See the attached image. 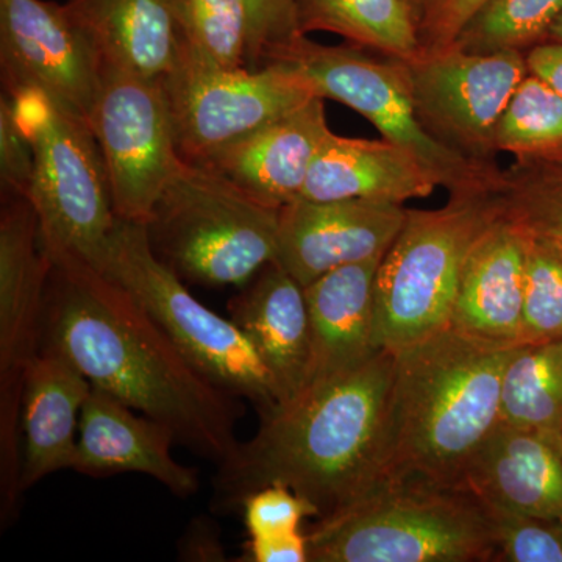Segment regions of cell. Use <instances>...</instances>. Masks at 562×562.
Returning <instances> with one entry per match:
<instances>
[{"mask_svg": "<svg viewBox=\"0 0 562 562\" xmlns=\"http://www.w3.org/2000/svg\"><path fill=\"white\" fill-rule=\"evenodd\" d=\"M47 254L43 349L72 362L95 390L165 424L191 452L217 468L231 460L239 447L238 397L194 368L109 273L66 251Z\"/></svg>", "mask_w": 562, "mask_h": 562, "instance_id": "cell-1", "label": "cell"}, {"mask_svg": "<svg viewBox=\"0 0 562 562\" xmlns=\"http://www.w3.org/2000/svg\"><path fill=\"white\" fill-rule=\"evenodd\" d=\"M394 362V351L380 350L261 414L254 438L217 468L216 508H239L251 492L283 484L324 519L375 490L383 480Z\"/></svg>", "mask_w": 562, "mask_h": 562, "instance_id": "cell-2", "label": "cell"}, {"mask_svg": "<svg viewBox=\"0 0 562 562\" xmlns=\"http://www.w3.org/2000/svg\"><path fill=\"white\" fill-rule=\"evenodd\" d=\"M517 346L450 325L395 351L382 482L464 487L501 424L503 373Z\"/></svg>", "mask_w": 562, "mask_h": 562, "instance_id": "cell-3", "label": "cell"}, {"mask_svg": "<svg viewBox=\"0 0 562 562\" xmlns=\"http://www.w3.org/2000/svg\"><path fill=\"white\" fill-rule=\"evenodd\" d=\"M308 562L494 561L490 509L468 487L382 482L306 532Z\"/></svg>", "mask_w": 562, "mask_h": 562, "instance_id": "cell-4", "label": "cell"}, {"mask_svg": "<svg viewBox=\"0 0 562 562\" xmlns=\"http://www.w3.org/2000/svg\"><path fill=\"white\" fill-rule=\"evenodd\" d=\"M265 63L290 70L316 98L357 111L383 139L416 157L450 198L490 194L501 187L502 169L476 165L425 128L414 103L406 61L368 54L364 47L350 43L325 46L308 35H299L272 47Z\"/></svg>", "mask_w": 562, "mask_h": 562, "instance_id": "cell-5", "label": "cell"}, {"mask_svg": "<svg viewBox=\"0 0 562 562\" xmlns=\"http://www.w3.org/2000/svg\"><path fill=\"white\" fill-rule=\"evenodd\" d=\"M279 211L209 166L183 162L146 231L154 254L181 280L239 288L276 261Z\"/></svg>", "mask_w": 562, "mask_h": 562, "instance_id": "cell-6", "label": "cell"}, {"mask_svg": "<svg viewBox=\"0 0 562 562\" xmlns=\"http://www.w3.org/2000/svg\"><path fill=\"white\" fill-rule=\"evenodd\" d=\"M498 210L497 192L453 195L439 210H408L376 272L382 349L395 353L452 325L465 258Z\"/></svg>", "mask_w": 562, "mask_h": 562, "instance_id": "cell-7", "label": "cell"}, {"mask_svg": "<svg viewBox=\"0 0 562 562\" xmlns=\"http://www.w3.org/2000/svg\"><path fill=\"white\" fill-rule=\"evenodd\" d=\"M2 94L32 143L35 169L29 201L38 216L44 247L101 269L117 216L94 133L44 92Z\"/></svg>", "mask_w": 562, "mask_h": 562, "instance_id": "cell-8", "label": "cell"}, {"mask_svg": "<svg viewBox=\"0 0 562 562\" xmlns=\"http://www.w3.org/2000/svg\"><path fill=\"white\" fill-rule=\"evenodd\" d=\"M101 271L131 292L211 382L254 403L260 416L280 405L271 373L249 338L188 291L151 250L146 225L117 220Z\"/></svg>", "mask_w": 562, "mask_h": 562, "instance_id": "cell-9", "label": "cell"}, {"mask_svg": "<svg viewBox=\"0 0 562 562\" xmlns=\"http://www.w3.org/2000/svg\"><path fill=\"white\" fill-rule=\"evenodd\" d=\"M50 258L32 202L2 195L0 209V522L9 527L21 487L25 379L43 350Z\"/></svg>", "mask_w": 562, "mask_h": 562, "instance_id": "cell-10", "label": "cell"}, {"mask_svg": "<svg viewBox=\"0 0 562 562\" xmlns=\"http://www.w3.org/2000/svg\"><path fill=\"white\" fill-rule=\"evenodd\" d=\"M181 160L206 165L225 147L316 98L276 63L225 68L180 41L161 77Z\"/></svg>", "mask_w": 562, "mask_h": 562, "instance_id": "cell-11", "label": "cell"}, {"mask_svg": "<svg viewBox=\"0 0 562 562\" xmlns=\"http://www.w3.org/2000/svg\"><path fill=\"white\" fill-rule=\"evenodd\" d=\"M90 127L117 220L146 225L184 162L161 79L103 65Z\"/></svg>", "mask_w": 562, "mask_h": 562, "instance_id": "cell-12", "label": "cell"}, {"mask_svg": "<svg viewBox=\"0 0 562 562\" xmlns=\"http://www.w3.org/2000/svg\"><path fill=\"white\" fill-rule=\"evenodd\" d=\"M422 124L484 168L498 169L495 128L528 76L525 52L472 54L449 46L406 61Z\"/></svg>", "mask_w": 562, "mask_h": 562, "instance_id": "cell-13", "label": "cell"}, {"mask_svg": "<svg viewBox=\"0 0 562 562\" xmlns=\"http://www.w3.org/2000/svg\"><path fill=\"white\" fill-rule=\"evenodd\" d=\"M3 92L38 90L90 125L102 58L70 16L52 0H0Z\"/></svg>", "mask_w": 562, "mask_h": 562, "instance_id": "cell-14", "label": "cell"}, {"mask_svg": "<svg viewBox=\"0 0 562 562\" xmlns=\"http://www.w3.org/2000/svg\"><path fill=\"white\" fill-rule=\"evenodd\" d=\"M406 213L397 203L297 199L279 211L276 261L308 286L333 269L386 254Z\"/></svg>", "mask_w": 562, "mask_h": 562, "instance_id": "cell-15", "label": "cell"}, {"mask_svg": "<svg viewBox=\"0 0 562 562\" xmlns=\"http://www.w3.org/2000/svg\"><path fill=\"white\" fill-rule=\"evenodd\" d=\"M173 443L176 436L165 424L92 387L81 408L72 471L94 479L140 473L177 497H192L201 480L194 469L173 458Z\"/></svg>", "mask_w": 562, "mask_h": 562, "instance_id": "cell-16", "label": "cell"}, {"mask_svg": "<svg viewBox=\"0 0 562 562\" xmlns=\"http://www.w3.org/2000/svg\"><path fill=\"white\" fill-rule=\"evenodd\" d=\"M525 276L527 227L501 201V210L476 236L465 258L453 327L487 341L520 344Z\"/></svg>", "mask_w": 562, "mask_h": 562, "instance_id": "cell-17", "label": "cell"}, {"mask_svg": "<svg viewBox=\"0 0 562 562\" xmlns=\"http://www.w3.org/2000/svg\"><path fill=\"white\" fill-rule=\"evenodd\" d=\"M464 487L487 508L562 522V439L501 422L472 458Z\"/></svg>", "mask_w": 562, "mask_h": 562, "instance_id": "cell-18", "label": "cell"}, {"mask_svg": "<svg viewBox=\"0 0 562 562\" xmlns=\"http://www.w3.org/2000/svg\"><path fill=\"white\" fill-rule=\"evenodd\" d=\"M330 132L324 99L313 98L201 166L222 173L262 205L280 210L301 198L314 158Z\"/></svg>", "mask_w": 562, "mask_h": 562, "instance_id": "cell-19", "label": "cell"}, {"mask_svg": "<svg viewBox=\"0 0 562 562\" xmlns=\"http://www.w3.org/2000/svg\"><path fill=\"white\" fill-rule=\"evenodd\" d=\"M228 312L271 373L280 405L305 390L312 333L301 284L279 262H269L239 286Z\"/></svg>", "mask_w": 562, "mask_h": 562, "instance_id": "cell-20", "label": "cell"}, {"mask_svg": "<svg viewBox=\"0 0 562 562\" xmlns=\"http://www.w3.org/2000/svg\"><path fill=\"white\" fill-rule=\"evenodd\" d=\"M384 255L324 273L305 292L312 333L310 384L357 368L382 349L375 281Z\"/></svg>", "mask_w": 562, "mask_h": 562, "instance_id": "cell-21", "label": "cell"}, {"mask_svg": "<svg viewBox=\"0 0 562 562\" xmlns=\"http://www.w3.org/2000/svg\"><path fill=\"white\" fill-rule=\"evenodd\" d=\"M438 181L409 151L390 140L347 138L328 133L306 177L305 201H362L397 203L424 199Z\"/></svg>", "mask_w": 562, "mask_h": 562, "instance_id": "cell-22", "label": "cell"}, {"mask_svg": "<svg viewBox=\"0 0 562 562\" xmlns=\"http://www.w3.org/2000/svg\"><path fill=\"white\" fill-rule=\"evenodd\" d=\"M92 384L55 351L43 349L25 379L22 397V491L60 471H72L77 419Z\"/></svg>", "mask_w": 562, "mask_h": 562, "instance_id": "cell-23", "label": "cell"}, {"mask_svg": "<svg viewBox=\"0 0 562 562\" xmlns=\"http://www.w3.org/2000/svg\"><path fill=\"white\" fill-rule=\"evenodd\" d=\"M179 0H66L103 65L161 79L180 46Z\"/></svg>", "mask_w": 562, "mask_h": 562, "instance_id": "cell-24", "label": "cell"}, {"mask_svg": "<svg viewBox=\"0 0 562 562\" xmlns=\"http://www.w3.org/2000/svg\"><path fill=\"white\" fill-rule=\"evenodd\" d=\"M299 31L335 33L347 43L412 61L424 47L408 0H297Z\"/></svg>", "mask_w": 562, "mask_h": 562, "instance_id": "cell-25", "label": "cell"}, {"mask_svg": "<svg viewBox=\"0 0 562 562\" xmlns=\"http://www.w3.org/2000/svg\"><path fill=\"white\" fill-rule=\"evenodd\" d=\"M501 422L562 439V339L514 350L503 373Z\"/></svg>", "mask_w": 562, "mask_h": 562, "instance_id": "cell-26", "label": "cell"}, {"mask_svg": "<svg viewBox=\"0 0 562 562\" xmlns=\"http://www.w3.org/2000/svg\"><path fill=\"white\" fill-rule=\"evenodd\" d=\"M495 146L524 165L562 161V95L528 74L503 111Z\"/></svg>", "mask_w": 562, "mask_h": 562, "instance_id": "cell-27", "label": "cell"}, {"mask_svg": "<svg viewBox=\"0 0 562 562\" xmlns=\"http://www.w3.org/2000/svg\"><path fill=\"white\" fill-rule=\"evenodd\" d=\"M561 11L562 0H487L452 46L472 54L527 52L546 41Z\"/></svg>", "mask_w": 562, "mask_h": 562, "instance_id": "cell-28", "label": "cell"}, {"mask_svg": "<svg viewBox=\"0 0 562 562\" xmlns=\"http://www.w3.org/2000/svg\"><path fill=\"white\" fill-rule=\"evenodd\" d=\"M180 41L225 68H247L249 20L243 0H179Z\"/></svg>", "mask_w": 562, "mask_h": 562, "instance_id": "cell-29", "label": "cell"}, {"mask_svg": "<svg viewBox=\"0 0 562 562\" xmlns=\"http://www.w3.org/2000/svg\"><path fill=\"white\" fill-rule=\"evenodd\" d=\"M525 279L527 281H525L524 327L520 344L560 341L562 339V243L527 227Z\"/></svg>", "mask_w": 562, "mask_h": 562, "instance_id": "cell-30", "label": "cell"}, {"mask_svg": "<svg viewBox=\"0 0 562 562\" xmlns=\"http://www.w3.org/2000/svg\"><path fill=\"white\" fill-rule=\"evenodd\" d=\"M497 195L531 231L562 243V179L549 166L516 162L502 172Z\"/></svg>", "mask_w": 562, "mask_h": 562, "instance_id": "cell-31", "label": "cell"}, {"mask_svg": "<svg viewBox=\"0 0 562 562\" xmlns=\"http://www.w3.org/2000/svg\"><path fill=\"white\" fill-rule=\"evenodd\" d=\"M487 509L494 525V561L562 562L560 524L522 514Z\"/></svg>", "mask_w": 562, "mask_h": 562, "instance_id": "cell-32", "label": "cell"}, {"mask_svg": "<svg viewBox=\"0 0 562 562\" xmlns=\"http://www.w3.org/2000/svg\"><path fill=\"white\" fill-rule=\"evenodd\" d=\"M239 508H243L249 538L301 531L303 519H317L316 506L283 484H269L251 492Z\"/></svg>", "mask_w": 562, "mask_h": 562, "instance_id": "cell-33", "label": "cell"}, {"mask_svg": "<svg viewBox=\"0 0 562 562\" xmlns=\"http://www.w3.org/2000/svg\"><path fill=\"white\" fill-rule=\"evenodd\" d=\"M249 20L247 68H261L272 47L302 35L297 22V0H243Z\"/></svg>", "mask_w": 562, "mask_h": 562, "instance_id": "cell-34", "label": "cell"}, {"mask_svg": "<svg viewBox=\"0 0 562 562\" xmlns=\"http://www.w3.org/2000/svg\"><path fill=\"white\" fill-rule=\"evenodd\" d=\"M35 157L5 94L0 98V188L2 195L31 194Z\"/></svg>", "mask_w": 562, "mask_h": 562, "instance_id": "cell-35", "label": "cell"}, {"mask_svg": "<svg viewBox=\"0 0 562 562\" xmlns=\"http://www.w3.org/2000/svg\"><path fill=\"white\" fill-rule=\"evenodd\" d=\"M487 0H432L420 24L424 52L452 46L464 25Z\"/></svg>", "mask_w": 562, "mask_h": 562, "instance_id": "cell-36", "label": "cell"}, {"mask_svg": "<svg viewBox=\"0 0 562 562\" xmlns=\"http://www.w3.org/2000/svg\"><path fill=\"white\" fill-rule=\"evenodd\" d=\"M243 561L308 562V539L301 531L268 538H249Z\"/></svg>", "mask_w": 562, "mask_h": 562, "instance_id": "cell-37", "label": "cell"}, {"mask_svg": "<svg viewBox=\"0 0 562 562\" xmlns=\"http://www.w3.org/2000/svg\"><path fill=\"white\" fill-rule=\"evenodd\" d=\"M179 549L183 561H225L220 532L206 517L192 520L180 539Z\"/></svg>", "mask_w": 562, "mask_h": 562, "instance_id": "cell-38", "label": "cell"}, {"mask_svg": "<svg viewBox=\"0 0 562 562\" xmlns=\"http://www.w3.org/2000/svg\"><path fill=\"white\" fill-rule=\"evenodd\" d=\"M528 74L562 95V43L543 41L525 52Z\"/></svg>", "mask_w": 562, "mask_h": 562, "instance_id": "cell-39", "label": "cell"}, {"mask_svg": "<svg viewBox=\"0 0 562 562\" xmlns=\"http://www.w3.org/2000/svg\"><path fill=\"white\" fill-rule=\"evenodd\" d=\"M432 0H408L409 7H412L414 13H416L417 20L422 24L425 13H427L428 7L431 5Z\"/></svg>", "mask_w": 562, "mask_h": 562, "instance_id": "cell-40", "label": "cell"}, {"mask_svg": "<svg viewBox=\"0 0 562 562\" xmlns=\"http://www.w3.org/2000/svg\"><path fill=\"white\" fill-rule=\"evenodd\" d=\"M546 41H557V43H562V11L560 16L557 18V21L553 22L549 33H547Z\"/></svg>", "mask_w": 562, "mask_h": 562, "instance_id": "cell-41", "label": "cell"}, {"mask_svg": "<svg viewBox=\"0 0 562 562\" xmlns=\"http://www.w3.org/2000/svg\"><path fill=\"white\" fill-rule=\"evenodd\" d=\"M532 165H535V162H532ZM539 165L549 166V168L552 169V171L554 173H558V176H560L562 179V161H560V162H539Z\"/></svg>", "mask_w": 562, "mask_h": 562, "instance_id": "cell-42", "label": "cell"}, {"mask_svg": "<svg viewBox=\"0 0 562 562\" xmlns=\"http://www.w3.org/2000/svg\"><path fill=\"white\" fill-rule=\"evenodd\" d=\"M558 524H560V525H561V528H562V522H558Z\"/></svg>", "mask_w": 562, "mask_h": 562, "instance_id": "cell-43", "label": "cell"}]
</instances>
